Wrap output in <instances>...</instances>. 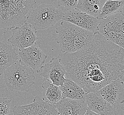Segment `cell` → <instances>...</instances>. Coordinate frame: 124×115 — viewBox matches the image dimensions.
Listing matches in <instances>:
<instances>
[{
  "mask_svg": "<svg viewBox=\"0 0 124 115\" xmlns=\"http://www.w3.org/2000/svg\"><path fill=\"white\" fill-rule=\"evenodd\" d=\"M60 88L62 93V98L85 100L88 93L67 76L62 86H60Z\"/></svg>",
  "mask_w": 124,
  "mask_h": 115,
  "instance_id": "16",
  "label": "cell"
},
{
  "mask_svg": "<svg viewBox=\"0 0 124 115\" xmlns=\"http://www.w3.org/2000/svg\"><path fill=\"white\" fill-rule=\"evenodd\" d=\"M13 115H59L53 105L43 101L39 96L34 97L33 103L15 106Z\"/></svg>",
  "mask_w": 124,
  "mask_h": 115,
  "instance_id": "10",
  "label": "cell"
},
{
  "mask_svg": "<svg viewBox=\"0 0 124 115\" xmlns=\"http://www.w3.org/2000/svg\"><path fill=\"white\" fill-rule=\"evenodd\" d=\"M36 4L35 0H0V29L12 30L23 24Z\"/></svg>",
  "mask_w": 124,
  "mask_h": 115,
  "instance_id": "3",
  "label": "cell"
},
{
  "mask_svg": "<svg viewBox=\"0 0 124 115\" xmlns=\"http://www.w3.org/2000/svg\"><path fill=\"white\" fill-rule=\"evenodd\" d=\"M19 60L16 48L0 41V76L8 67Z\"/></svg>",
  "mask_w": 124,
  "mask_h": 115,
  "instance_id": "15",
  "label": "cell"
},
{
  "mask_svg": "<svg viewBox=\"0 0 124 115\" xmlns=\"http://www.w3.org/2000/svg\"></svg>",
  "mask_w": 124,
  "mask_h": 115,
  "instance_id": "23",
  "label": "cell"
},
{
  "mask_svg": "<svg viewBox=\"0 0 124 115\" xmlns=\"http://www.w3.org/2000/svg\"><path fill=\"white\" fill-rule=\"evenodd\" d=\"M59 60L66 76L87 93L97 92L115 80L124 79V48L98 31L88 45L74 53L62 54Z\"/></svg>",
  "mask_w": 124,
  "mask_h": 115,
  "instance_id": "1",
  "label": "cell"
},
{
  "mask_svg": "<svg viewBox=\"0 0 124 115\" xmlns=\"http://www.w3.org/2000/svg\"><path fill=\"white\" fill-rule=\"evenodd\" d=\"M62 20L94 33L98 31L99 19L76 8L65 12Z\"/></svg>",
  "mask_w": 124,
  "mask_h": 115,
  "instance_id": "11",
  "label": "cell"
},
{
  "mask_svg": "<svg viewBox=\"0 0 124 115\" xmlns=\"http://www.w3.org/2000/svg\"><path fill=\"white\" fill-rule=\"evenodd\" d=\"M37 73L52 84L61 86L66 79V72L57 58H53L49 62L37 70Z\"/></svg>",
  "mask_w": 124,
  "mask_h": 115,
  "instance_id": "8",
  "label": "cell"
},
{
  "mask_svg": "<svg viewBox=\"0 0 124 115\" xmlns=\"http://www.w3.org/2000/svg\"><path fill=\"white\" fill-rule=\"evenodd\" d=\"M65 13L59 8L53 5L41 4L33 10L26 22L33 26L35 30H44L56 24L62 19Z\"/></svg>",
  "mask_w": 124,
  "mask_h": 115,
  "instance_id": "5",
  "label": "cell"
},
{
  "mask_svg": "<svg viewBox=\"0 0 124 115\" xmlns=\"http://www.w3.org/2000/svg\"><path fill=\"white\" fill-rule=\"evenodd\" d=\"M124 12L99 19L98 31L109 41L124 48Z\"/></svg>",
  "mask_w": 124,
  "mask_h": 115,
  "instance_id": "6",
  "label": "cell"
},
{
  "mask_svg": "<svg viewBox=\"0 0 124 115\" xmlns=\"http://www.w3.org/2000/svg\"><path fill=\"white\" fill-rule=\"evenodd\" d=\"M84 115H100L96 113H94L93 112L87 109V110H86V112L85 113Z\"/></svg>",
  "mask_w": 124,
  "mask_h": 115,
  "instance_id": "22",
  "label": "cell"
},
{
  "mask_svg": "<svg viewBox=\"0 0 124 115\" xmlns=\"http://www.w3.org/2000/svg\"><path fill=\"white\" fill-rule=\"evenodd\" d=\"M11 101L6 97H0V115H10Z\"/></svg>",
  "mask_w": 124,
  "mask_h": 115,
  "instance_id": "20",
  "label": "cell"
},
{
  "mask_svg": "<svg viewBox=\"0 0 124 115\" xmlns=\"http://www.w3.org/2000/svg\"><path fill=\"white\" fill-rule=\"evenodd\" d=\"M124 0H106L100 14L96 18L103 19L117 12H124Z\"/></svg>",
  "mask_w": 124,
  "mask_h": 115,
  "instance_id": "18",
  "label": "cell"
},
{
  "mask_svg": "<svg viewBox=\"0 0 124 115\" xmlns=\"http://www.w3.org/2000/svg\"><path fill=\"white\" fill-rule=\"evenodd\" d=\"M85 102L87 109L100 115H116L115 109L97 92L87 94Z\"/></svg>",
  "mask_w": 124,
  "mask_h": 115,
  "instance_id": "14",
  "label": "cell"
},
{
  "mask_svg": "<svg viewBox=\"0 0 124 115\" xmlns=\"http://www.w3.org/2000/svg\"><path fill=\"white\" fill-rule=\"evenodd\" d=\"M4 82L10 91L28 92L35 84L34 71L19 60L4 72Z\"/></svg>",
  "mask_w": 124,
  "mask_h": 115,
  "instance_id": "4",
  "label": "cell"
},
{
  "mask_svg": "<svg viewBox=\"0 0 124 115\" xmlns=\"http://www.w3.org/2000/svg\"><path fill=\"white\" fill-rule=\"evenodd\" d=\"M55 32V40L63 53H74L88 45L94 34L65 21L60 23Z\"/></svg>",
  "mask_w": 124,
  "mask_h": 115,
  "instance_id": "2",
  "label": "cell"
},
{
  "mask_svg": "<svg viewBox=\"0 0 124 115\" xmlns=\"http://www.w3.org/2000/svg\"><path fill=\"white\" fill-rule=\"evenodd\" d=\"M77 9L95 17L100 14L102 3L100 0H78Z\"/></svg>",
  "mask_w": 124,
  "mask_h": 115,
  "instance_id": "19",
  "label": "cell"
},
{
  "mask_svg": "<svg viewBox=\"0 0 124 115\" xmlns=\"http://www.w3.org/2000/svg\"><path fill=\"white\" fill-rule=\"evenodd\" d=\"M43 101L54 105L62 99V93L59 86H55L48 80H43L41 84Z\"/></svg>",
  "mask_w": 124,
  "mask_h": 115,
  "instance_id": "17",
  "label": "cell"
},
{
  "mask_svg": "<svg viewBox=\"0 0 124 115\" xmlns=\"http://www.w3.org/2000/svg\"><path fill=\"white\" fill-rule=\"evenodd\" d=\"M18 55L20 61L33 70L42 67L47 58L36 42L28 48L19 49Z\"/></svg>",
  "mask_w": 124,
  "mask_h": 115,
  "instance_id": "12",
  "label": "cell"
},
{
  "mask_svg": "<svg viewBox=\"0 0 124 115\" xmlns=\"http://www.w3.org/2000/svg\"><path fill=\"white\" fill-rule=\"evenodd\" d=\"M123 80L122 78L115 80L97 92L115 109L118 108L124 103Z\"/></svg>",
  "mask_w": 124,
  "mask_h": 115,
  "instance_id": "9",
  "label": "cell"
},
{
  "mask_svg": "<svg viewBox=\"0 0 124 115\" xmlns=\"http://www.w3.org/2000/svg\"><path fill=\"white\" fill-rule=\"evenodd\" d=\"M53 106L59 115H84L87 110L85 100L62 98Z\"/></svg>",
  "mask_w": 124,
  "mask_h": 115,
  "instance_id": "13",
  "label": "cell"
},
{
  "mask_svg": "<svg viewBox=\"0 0 124 115\" xmlns=\"http://www.w3.org/2000/svg\"><path fill=\"white\" fill-rule=\"evenodd\" d=\"M56 1L59 6H62L69 11L76 8L78 0H56Z\"/></svg>",
  "mask_w": 124,
  "mask_h": 115,
  "instance_id": "21",
  "label": "cell"
},
{
  "mask_svg": "<svg viewBox=\"0 0 124 115\" xmlns=\"http://www.w3.org/2000/svg\"><path fill=\"white\" fill-rule=\"evenodd\" d=\"M12 34L8 39V42L13 47L18 49L25 48L33 45L38 39L37 31L29 23L25 22L20 27H16L12 29Z\"/></svg>",
  "mask_w": 124,
  "mask_h": 115,
  "instance_id": "7",
  "label": "cell"
}]
</instances>
